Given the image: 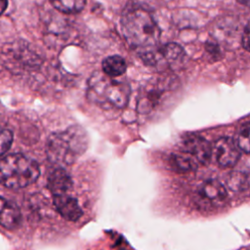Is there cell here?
Returning a JSON list of instances; mask_svg holds the SVG:
<instances>
[{
	"label": "cell",
	"instance_id": "obj_10",
	"mask_svg": "<svg viewBox=\"0 0 250 250\" xmlns=\"http://www.w3.org/2000/svg\"><path fill=\"white\" fill-rule=\"evenodd\" d=\"M48 188L53 195L66 193L72 188L71 177L63 168L59 167L49 174Z\"/></svg>",
	"mask_w": 250,
	"mask_h": 250
},
{
	"label": "cell",
	"instance_id": "obj_13",
	"mask_svg": "<svg viewBox=\"0 0 250 250\" xmlns=\"http://www.w3.org/2000/svg\"><path fill=\"white\" fill-rule=\"evenodd\" d=\"M172 168L178 172H189L195 170L197 162L184 151L173 153L170 158Z\"/></svg>",
	"mask_w": 250,
	"mask_h": 250
},
{
	"label": "cell",
	"instance_id": "obj_21",
	"mask_svg": "<svg viewBox=\"0 0 250 250\" xmlns=\"http://www.w3.org/2000/svg\"><path fill=\"white\" fill-rule=\"evenodd\" d=\"M237 1H238L239 3L245 5V6H248V4H249V0H237Z\"/></svg>",
	"mask_w": 250,
	"mask_h": 250
},
{
	"label": "cell",
	"instance_id": "obj_9",
	"mask_svg": "<svg viewBox=\"0 0 250 250\" xmlns=\"http://www.w3.org/2000/svg\"><path fill=\"white\" fill-rule=\"evenodd\" d=\"M53 201L59 214L65 220L77 221L83 214L77 200L67 193L53 195Z\"/></svg>",
	"mask_w": 250,
	"mask_h": 250
},
{
	"label": "cell",
	"instance_id": "obj_7",
	"mask_svg": "<svg viewBox=\"0 0 250 250\" xmlns=\"http://www.w3.org/2000/svg\"><path fill=\"white\" fill-rule=\"evenodd\" d=\"M215 156L221 167H233L240 157V150L236 146L235 140L229 137L219 139L215 144Z\"/></svg>",
	"mask_w": 250,
	"mask_h": 250
},
{
	"label": "cell",
	"instance_id": "obj_14",
	"mask_svg": "<svg viewBox=\"0 0 250 250\" xmlns=\"http://www.w3.org/2000/svg\"><path fill=\"white\" fill-rule=\"evenodd\" d=\"M160 61L161 58L165 60V62L170 64H174L176 62H181L184 60L185 52L183 48L176 43H169L165 45L162 49H159Z\"/></svg>",
	"mask_w": 250,
	"mask_h": 250
},
{
	"label": "cell",
	"instance_id": "obj_15",
	"mask_svg": "<svg viewBox=\"0 0 250 250\" xmlns=\"http://www.w3.org/2000/svg\"><path fill=\"white\" fill-rule=\"evenodd\" d=\"M51 3L61 12L73 14L80 12L84 8L86 0H51Z\"/></svg>",
	"mask_w": 250,
	"mask_h": 250
},
{
	"label": "cell",
	"instance_id": "obj_6",
	"mask_svg": "<svg viewBox=\"0 0 250 250\" xmlns=\"http://www.w3.org/2000/svg\"><path fill=\"white\" fill-rule=\"evenodd\" d=\"M182 151L188 154L197 164H206L211 157V146L207 140L197 135H188L183 141Z\"/></svg>",
	"mask_w": 250,
	"mask_h": 250
},
{
	"label": "cell",
	"instance_id": "obj_5",
	"mask_svg": "<svg viewBox=\"0 0 250 250\" xmlns=\"http://www.w3.org/2000/svg\"><path fill=\"white\" fill-rule=\"evenodd\" d=\"M228 193L223 186L217 180H206L199 185L196 190L197 202L203 208H218L227 201Z\"/></svg>",
	"mask_w": 250,
	"mask_h": 250
},
{
	"label": "cell",
	"instance_id": "obj_3",
	"mask_svg": "<svg viewBox=\"0 0 250 250\" xmlns=\"http://www.w3.org/2000/svg\"><path fill=\"white\" fill-rule=\"evenodd\" d=\"M88 99L104 108H123L130 97V87L124 81L110 78L104 72L92 74L87 88Z\"/></svg>",
	"mask_w": 250,
	"mask_h": 250
},
{
	"label": "cell",
	"instance_id": "obj_12",
	"mask_svg": "<svg viewBox=\"0 0 250 250\" xmlns=\"http://www.w3.org/2000/svg\"><path fill=\"white\" fill-rule=\"evenodd\" d=\"M103 72L109 77L122 75L127 68L124 59L120 56L114 55L105 58L102 63Z\"/></svg>",
	"mask_w": 250,
	"mask_h": 250
},
{
	"label": "cell",
	"instance_id": "obj_4",
	"mask_svg": "<svg viewBox=\"0 0 250 250\" xmlns=\"http://www.w3.org/2000/svg\"><path fill=\"white\" fill-rule=\"evenodd\" d=\"M40 175L38 163L21 153H13L0 160V184L8 188H22L35 183Z\"/></svg>",
	"mask_w": 250,
	"mask_h": 250
},
{
	"label": "cell",
	"instance_id": "obj_1",
	"mask_svg": "<svg viewBox=\"0 0 250 250\" xmlns=\"http://www.w3.org/2000/svg\"><path fill=\"white\" fill-rule=\"evenodd\" d=\"M121 27L127 42L141 53L156 49L160 29L149 12L140 8L126 12L121 20Z\"/></svg>",
	"mask_w": 250,
	"mask_h": 250
},
{
	"label": "cell",
	"instance_id": "obj_8",
	"mask_svg": "<svg viewBox=\"0 0 250 250\" xmlns=\"http://www.w3.org/2000/svg\"><path fill=\"white\" fill-rule=\"evenodd\" d=\"M164 93V88L160 83H149L142 91L138 99L137 108L140 113L146 114L152 111L159 104Z\"/></svg>",
	"mask_w": 250,
	"mask_h": 250
},
{
	"label": "cell",
	"instance_id": "obj_18",
	"mask_svg": "<svg viewBox=\"0 0 250 250\" xmlns=\"http://www.w3.org/2000/svg\"><path fill=\"white\" fill-rule=\"evenodd\" d=\"M242 45L246 50H249V26L246 24L242 34Z\"/></svg>",
	"mask_w": 250,
	"mask_h": 250
},
{
	"label": "cell",
	"instance_id": "obj_11",
	"mask_svg": "<svg viewBox=\"0 0 250 250\" xmlns=\"http://www.w3.org/2000/svg\"><path fill=\"white\" fill-rule=\"evenodd\" d=\"M21 214L20 209L12 203H7L0 211V225L8 229H16L20 226Z\"/></svg>",
	"mask_w": 250,
	"mask_h": 250
},
{
	"label": "cell",
	"instance_id": "obj_20",
	"mask_svg": "<svg viewBox=\"0 0 250 250\" xmlns=\"http://www.w3.org/2000/svg\"><path fill=\"white\" fill-rule=\"evenodd\" d=\"M7 204V201L3 198V197H1L0 196V211L4 208V206Z\"/></svg>",
	"mask_w": 250,
	"mask_h": 250
},
{
	"label": "cell",
	"instance_id": "obj_2",
	"mask_svg": "<svg viewBox=\"0 0 250 250\" xmlns=\"http://www.w3.org/2000/svg\"><path fill=\"white\" fill-rule=\"evenodd\" d=\"M87 146V133L82 127L74 125L52 134L47 142L46 152L51 162L67 166L74 163L85 152Z\"/></svg>",
	"mask_w": 250,
	"mask_h": 250
},
{
	"label": "cell",
	"instance_id": "obj_17",
	"mask_svg": "<svg viewBox=\"0 0 250 250\" xmlns=\"http://www.w3.org/2000/svg\"><path fill=\"white\" fill-rule=\"evenodd\" d=\"M13 143V133L4 126H0V156L4 155Z\"/></svg>",
	"mask_w": 250,
	"mask_h": 250
},
{
	"label": "cell",
	"instance_id": "obj_19",
	"mask_svg": "<svg viewBox=\"0 0 250 250\" xmlns=\"http://www.w3.org/2000/svg\"><path fill=\"white\" fill-rule=\"evenodd\" d=\"M8 7V0H0V15H2Z\"/></svg>",
	"mask_w": 250,
	"mask_h": 250
},
{
	"label": "cell",
	"instance_id": "obj_16",
	"mask_svg": "<svg viewBox=\"0 0 250 250\" xmlns=\"http://www.w3.org/2000/svg\"><path fill=\"white\" fill-rule=\"evenodd\" d=\"M249 122L246 121L240 128L237 139L235 141L239 150L243 151L244 153H249Z\"/></svg>",
	"mask_w": 250,
	"mask_h": 250
}]
</instances>
